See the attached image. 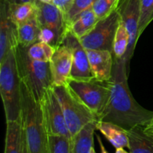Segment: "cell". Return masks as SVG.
<instances>
[{
    "label": "cell",
    "instance_id": "cell-28",
    "mask_svg": "<svg viewBox=\"0 0 153 153\" xmlns=\"http://www.w3.org/2000/svg\"><path fill=\"white\" fill-rule=\"evenodd\" d=\"M37 41L43 42L52 45V46H58L61 43V39L55 31L48 28H40L38 34Z\"/></svg>",
    "mask_w": 153,
    "mask_h": 153
},
{
    "label": "cell",
    "instance_id": "cell-12",
    "mask_svg": "<svg viewBox=\"0 0 153 153\" xmlns=\"http://www.w3.org/2000/svg\"><path fill=\"white\" fill-rule=\"evenodd\" d=\"M49 64L53 86L66 85L70 77L73 65V54L70 48L63 43L55 46Z\"/></svg>",
    "mask_w": 153,
    "mask_h": 153
},
{
    "label": "cell",
    "instance_id": "cell-18",
    "mask_svg": "<svg viewBox=\"0 0 153 153\" xmlns=\"http://www.w3.org/2000/svg\"><path fill=\"white\" fill-rule=\"evenodd\" d=\"M97 121L94 120L87 124L71 137V153H90L94 146Z\"/></svg>",
    "mask_w": 153,
    "mask_h": 153
},
{
    "label": "cell",
    "instance_id": "cell-20",
    "mask_svg": "<svg viewBox=\"0 0 153 153\" xmlns=\"http://www.w3.org/2000/svg\"><path fill=\"white\" fill-rule=\"evenodd\" d=\"M40 30V26L36 17V14L29 20L18 25L17 36L19 46L28 48L37 42Z\"/></svg>",
    "mask_w": 153,
    "mask_h": 153
},
{
    "label": "cell",
    "instance_id": "cell-13",
    "mask_svg": "<svg viewBox=\"0 0 153 153\" xmlns=\"http://www.w3.org/2000/svg\"><path fill=\"white\" fill-rule=\"evenodd\" d=\"M18 46L17 26L9 16L7 2L0 0V61Z\"/></svg>",
    "mask_w": 153,
    "mask_h": 153
},
{
    "label": "cell",
    "instance_id": "cell-14",
    "mask_svg": "<svg viewBox=\"0 0 153 153\" xmlns=\"http://www.w3.org/2000/svg\"><path fill=\"white\" fill-rule=\"evenodd\" d=\"M94 77L100 82H108L112 77L114 57L108 50L86 49Z\"/></svg>",
    "mask_w": 153,
    "mask_h": 153
},
{
    "label": "cell",
    "instance_id": "cell-23",
    "mask_svg": "<svg viewBox=\"0 0 153 153\" xmlns=\"http://www.w3.org/2000/svg\"><path fill=\"white\" fill-rule=\"evenodd\" d=\"M55 47L43 42H36L27 48L28 57L35 61L42 62H49L55 52Z\"/></svg>",
    "mask_w": 153,
    "mask_h": 153
},
{
    "label": "cell",
    "instance_id": "cell-8",
    "mask_svg": "<svg viewBox=\"0 0 153 153\" xmlns=\"http://www.w3.org/2000/svg\"><path fill=\"white\" fill-rule=\"evenodd\" d=\"M48 135H59L71 138L62 108L53 87L46 91L40 100Z\"/></svg>",
    "mask_w": 153,
    "mask_h": 153
},
{
    "label": "cell",
    "instance_id": "cell-5",
    "mask_svg": "<svg viewBox=\"0 0 153 153\" xmlns=\"http://www.w3.org/2000/svg\"><path fill=\"white\" fill-rule=\"evenodd\" d=\"M71 137L77 134L87 124L98 120L97 116L84 104L73 90L66 84L53 86Z\"/></svg>",
    "mask_w": 153,
    "mask_h": 153
},
{
    "label": "cell",
    "instance_id": "cell-21",
    "mask_svg": "<svg viewBox=\"0 0 153 153\" xmlns=\"http://www.w3.org/2000/svg\"><path fill=\"white\" fill-rule=\"evenodd\" d=\"M7 4L9 16L16 26L29 20L36 14V6L34 1L19 4Z\"/></svg>",
    "mask_w": 153,
    "mask_h": 153
},
{
    "label": "cell",
    "instance_id": "cell-7",
    "mask_svg": "<svg viewBox=\"0 0 153 153\" xmlns=\"http://www.w3.org/2000/svg\"><path fill=\"white\" fill-rule=\"evenodd\" d=\"M120 21V16L115 9L108 16L100 19L88 34L81 37V43L86 49L108 50L113 52L114 40Z\"/></svg>",
    "mask_w": 153,
    "mask_h": 153
},
{
    "label": "cell",
    "instance_id": "cell-3",
    "mask_svg": "<svg viewBox=\"0 0 153 153\" xmlns=\"http://www.w3.org/2000/svg\"><path fill=\"white\" fill-rule=\"evenodd\" d=\"M0 93L6 121L21 118V82L16 67L15 49L0 61Z\"/></svg>",
    "mask_w": 153,
    "mask_h": 153
},
{
    "label": "cell",
    "instance_id": "cell-22",
    "mask_svg": "<svg viewBox=\"0 0 153 153\" xmlns=\"http://www.w3.org/2000/svg\"><path fill=\"white\" fill-rule=\"evenodd\" d=\"M129 44V34L120 21L115 34L113 44V55L116 58H124Z\"/></svg>",
    "mask_w": 153,
    "mask_h": 153
},
{
    "label": "cell",
    "instance_id": "cell-24",
    "mask_svg": "<svg viewBox=\"0 0 153 153\" xmlns=\"http://www.w3.org/2000/svg\"><path fill=\"white\" fill-rule=\"evenodd\" d=\"M153 20V0H140V15L137 28V38Z\"/></svg>",
    "mask_w": 153,
    "mask_h": 153
},
{
    "label": "cell",
    "instance_id": "cell-31",
    "mask_svg": "<svg viewBox=\"0 0 153 153\" xmlns=\"http://www.w3.org/2000/svg\"><path fill=\"white\" fill-rule=\"evenodd\" d=\"M96 136H97V140H98L99 145H100V153H109L107 150H106L105 147V146H104V145H103V143H102V141L101 137H100V136L98 135V134H96Z\"/></svg>",
    "mask_w": 153,
    "mask_h": 153
},
{
    "label": "cell",
    "instance_id": "cell-9",
    "mask_svg": "<svg viewBox=\"0 0 153 153\" xmlns=\"http://www.w3.org/2000/svg\"><path fill=\"white\" fill-rule=\"evenodd\" d=\"M116 9L120 16L121 22L124 24L129 34V44L124 57L128 75L130 61L138 41L137 28L140 15V0H119Z\"/></svg>",
    "mask_w": 153,
    "mask_h": 153
},
{
    "label": "cell",
    "instance_id": "cell-33",
    "mask_svg": "<svg viewBox=\"0 0 153 153\" xmlns=\"http://www.w3.org/2000/svg\"><path fill=\"white\" fill-rule=\"evenodd\" d=\"M115 153H130V152H128L127 151H126L123 148L121 147V148H117V149H116V152H115Z\"/></svg>",
    "mask_w": 153,
    "mask_h": 153
},
{
    "label": "cell",
    "instance_id": "cell-1",
    "mask_svg": "<svg viewBox=\"0 0 153 153\" xmlns=\"http://www.w3.org/2000/svg\"><path fill=\"white\" fill-rule=\"evenodd\" d=\"M128 72L124 58H114L112 77L108 81L110 97L99 120L111 122L126 130L146 127L153 117V111L142 107L133 97L128 85Z\"/></svg>",
    "mask_w": 153,
    "mask_h": 153
},
{
    "label": "cell",
    "instance_id": "cell-30",
    "mask_svg": "<svg viewBox=\"0 0 153 153\" xmlns=\"http://www.w3.org/2000/svg\"><path fill=\"white\" fill-rule=\"evenodd\" d=\"M144 131L146 134L153 136V117L149 123V124L146 127H144Z\"/></svg>",
    "mask_w": 153,
    "mask_h": 153
},
{
    "label": "cell",
    "instance_id": "cell-16",
    "mask_svg": "<svg viewBox=\"0 0 153 153\" xmlns=\"http://www.w3.org/2000/svg\"><path fill=\"white\" fill-rule=\"evenodd\" d=\"M97 129L99 130L116 149L121 147H127L128 149L129 141L127 130L125 128L113 123L98 120L97 123Z\"/></svg>",
    "mask_w": 153,
    "mask_h": 153
},
{
    "label": "cell",
    "instance_id": "cell-34",
    "mask_svg": "<svg viewBox=\"0 0 153 153\" xmlns=\"http://www.w3.org/2000/svg\"><path fill=\"white\" fill-rule=\"evenodd\" d=\"M90 153H97V152H96V151H95V149H94V146H93V147L91 148V152H90Z\"/></svg>",
    "mask_w": 153,
    "mask_h": 153
},
{
    "label": "cell",
    "instance_id": "cell-10",
    "mask_svg": "<svg viewBox=\"0 0 153 153\" xmlns=\"http://www.w3.org/2000/svg\"><path fill=\"white\" fill-rule=\"evenodd\" d=\"M61 43L68 46L73 54V65L70 78L76 80H91L94 79L86 49L68 28L63 36Z\"/></svg>",
    "mask_w": 153,
    "mask_h": 153
},
{
    "label": "cell",
    "instance_id": "cell-27",
    "mask_svg": "<svg viewBox=\"0 0 153 153\" xmlns=\"http://www.w3.org/2000/svg\"><path fill=\"white\" fill-rule=\"evenodd\" d=\"M119 0H96L92 9L99 19H103L117 8Z\"/></svg>",
    "mask_w": 153,
    "mask_h": 153
},
{
    "label": "cell",
    "instance_id": "cell-4",
    "mask_svg": "<svg viewBox=\"0 0 153 153\" xmlns=\"http://www.w3.org/2000/svg\"><path fill=\"white\" fill-rule=\"evenodd\" d=\"M26 49L19 45L15 49L18 74L21 82L40 102L46 91L53 87L50 64L49 62L31 59L27 54Z\"/></svg>",
    "mask_w": 153,
    "mask_h": 153
},
{
    "label": "cell",
    "instance_id": "cell-29",
    "mask_svg": "<svg viewBox=\"0 0 153 153\" xmlns=\"http://www.w3.org/2000/svg\"><path fill=\"white\" fill-rule=\"evenodd\" d=\"M73 0H51L50 2L58 7L65 14L71 6Z\"/></svg>",
    "mask_w": 153,
    "mask_h": 153
},
{
    "label": "cell",
    "instance_id": "cell-25",
    "mask_svg": "<svg viewBox=\"0 0 153 153\" xmlns=\"http://www.w3.org/2000/svg\"><path fill=\"white\" fill-rule=\"evenodd\" d=\"M95 1L96 0H73L70 7L64 14L67 28L81 13L91 8Z\"/></svg>",
    "mask_w": 153,
    "mask_h": 153
},
{
    "label": "cell",
    "instance_id": "cell-19",
    "mask_svg": "<svg viewBox=\"0 0 153 153\" xmlns=\"http://www.w3.org/2000/svg\"><path fill=\"white\" fill-rule=\"evenodd\" d=\"M100 20L92 7L81 13L68 27L69 29L79 39L90 32Z\"/></svg>",
    "mask_w": 153,
    "mask_h": 153
},
{
    "label": "cell",
    "instance_id": "cell-6",
    "mask_svg": "<svg viewBox=\"0 0 153 153\" xmlns=\"http://www.w3.org/2000/svg\"><path fill=\"white\" fill-rule=\"evenodd\" d=\"M67 85L97 116L99 120L107 107L110 97L108 82H100L95 79L76 80L70 78L67 80Z\"/></svg>",
    "mask_w": 153,
    "mask_h": 153
},
{
    "label": "cell",
    "instance_id": "cell-35",
    "mask_svg": "<svg viewBox=\"0 0 153 153\" xmlns=\"http://www.w3.org/2000/svg\"><path fill=\"white\" fill-rule=\"evenodd\" d=\"M23 153H28V151H27L26 146H25V148H24V152Z\"/></svg>",
    "mask_w": 153,
    "mask_h": 153
},
{
    "label": "cell",
    "instance_id": "cell-26",
    "mask_svg": "<svg viewBox=\"0 0 153 153\" xmlns=\"http://www.w3.org/2000/svg\"><path fill=\"white\" fill-rule=\"evenodd\" d=\"M48 153H71V138L48 135Z\"/></svg>",
    "mask_w": 153,
    "mask_h": 153
},
{
    "label": "cell",
    "instance_id": "cell-15",
    "mask_svg": "<svg viewBox=\"0 0 153 153\" xmlns=\"http://www.w3.org/2000/svg\"><path fill=\"white\" fill-rule=\"evenodd\" d=\"M4 153H23L25 136L21 118L15 121H6Z\"/></svg>",
    "mask_w": 153,
    "mask_h": 153
},
{
    "label": "cell",
    "instance_id": "cell-2",
    "mask_svg": "<svg viewBox=\"0 0 153 153\" xmlns=\"http://www.w3.org/2000/svg\"><path fill=\"white\" fill-rule=\"evenodd\" d=\"M21 120L28 152L48 153V134L41 105L22 82H21Z\"/></svg>",
    "mask_w": 153,
    "mask_h": 153
},
{
    "label": "cell",
    "instance_id": "cell-32",
    "mask_svg": "<svg viewBox=\"0 0 153 153\" xmlns=\"http://www.w3.org/2000/svg\"><path fill=\"white\" fill-rule=\"evenodd\" d=\"M9 4H19V3H25V2H31L34 1V0H4Z\"/></svg>",
    "mask_w": 153,
    "mask_h": 153
},
{
    "label": "cell",
    "instance_id": "cell-17",
    "mask_svg": "<svg viewBox=\"0 0 153 153\" xmlns=\"http://www.w3.org/2000/svg\"><path fill=\"white\" fill-rule=\"evenodd\" d=\"M127 133L130 153H153V136L145 132L144 127H134Z\"/></svg>",
    "mask_w": 153,
    "mask_h": 153
},
{
    "label": "cell",
    "instance_id": "cell-36",
    "mask_svg": "<svg viewBox=\"0 0 153 153\" xmlns=\"http://www.w3.org/2000/svg\"><path fill=\"white\" fill-rule=\"evenodd\" d=\"M41 1H47V2H50L51 0H41Z\"/></svg>",
    "mask_w": 153,
    "mask_h": 153
},
{
    "label": "cell",
    "instance_id": "cell-11",
    "mask_svg": "<svg viewBox=\"0 0 153 153\" xmlns=\"http://www.w3.org/2000/svg\"><path fill=\"white\" fill-rule=\"evenodd\" d=\"M34 1L36 6V17L40 28H48L55 31L61 43L63 36L67 29L64 13L51 2L41 0Z\"/></svg>",
    "mask_w": 153,
    "mask_h": 153
}]
</instances>
